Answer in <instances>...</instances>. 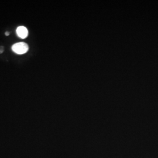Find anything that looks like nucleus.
Masks as SVG:
<instances>
[{
	"mask_svg": "<svg viewBox=\"0 0 158 158\" xmlns=\"http://www.w3.org/2000/svg\"><path fill=\"white\" fill-rule=\"evenodd\" d=\"M4 48L2 46H0V54L4 52Z\"/></svg>",
	"mask_w": 158,
	"mask_h": 158,
	"instance_id": "obj_3",
	"label": "nucleus"
},
{
	"mask_svg": "<svg viewBox=\"0 0 158 158\" xmlns=\"http://www.w3.org/2000/svg\"><path fill=\"white\" fill-rule=\"evenodd\" d=\"M6 36H9L10 35V32H6Z\"/></svg>",
	"mask_w": 158,
	"mask_h": 158,
	"instance_id": "obj_4",
	"label": "nucleus"
},
{
	"mask_svg": "<svg viewBox=\"0 0 158 158\" xmlns=\"http://www.w3.org/2000/svg\"><path fill=\"white\" fill-rule=\"evenodd\" d=\"M12 50L17 54L23 55L28 51L29 46L26 43L19 42L12 45Z\"/></svg>",
	"mask_w": 158,
	"mask_h": 158,
	"instance_id": "obj_1",
	"label": "nucleus"
},
{
	"mask_svg": "<svg viewBox=\"0 0 158 158\" xmlns=\"http://www.w3.org/2000/svg\"><path fill=\"white\" fill-rule=\"evenodd\" d=\"M17 35L22 38L25 39L26 38L28 35V31L27 28L23 26H20L18 27L17 29Z\"/></svg>",
	"mask_w": 158,
	"mask_h": 158,
	"instance_id": "obj_2",
	"label": "nucleus"
}]
</instances>
